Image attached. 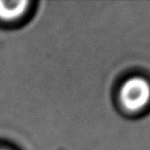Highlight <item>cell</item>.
I'll return each mask as SVG.
<instances>
[{
	"instance_id": "6da1fadb",
	"label": "cell",
	"mask_w": 150,
	"mask_h": 150,
	"mask_svg": "<svg viewBox=\"0 0 150 150\" xmlns=\"http://www.w3.org/2000/svg\"><path fill=\"white\" fill-rule=\"evenodd\" d=\"M120 96L125 108L132 112H136L149 102L150 86L144 78L134 77L124 83Z\"/></svg>"
},
{
	"instance_id": "7a4b0ae2",
	"label": "cell",
	"mask_w": 150,
	"mask_h": 150,
	"mask_svg": "<svg viewBox=\"0 0 150 150\" xmlns=\"http://www.w3.org/2000/svg\"><path fill=\"white\" fill-rule=\"evenodd\" d=\"M28 1H0V19L14 20L25 12Z\"/></svg>"
},
{
	"instance_id": "3957f363",
	"label": "cell",
	"mask_w": 150,
	"mask_h": 150,
	"mask_svg": "<svg viewBox=\"0 0 150 150\" xmlns=\"http://www.w3.org/2000/svg\"><path fill=\"white\" fill-rule=\"evenodd\" d=\"M0 150H6V149H0Z\"/></svg>"
}]
</instances>
